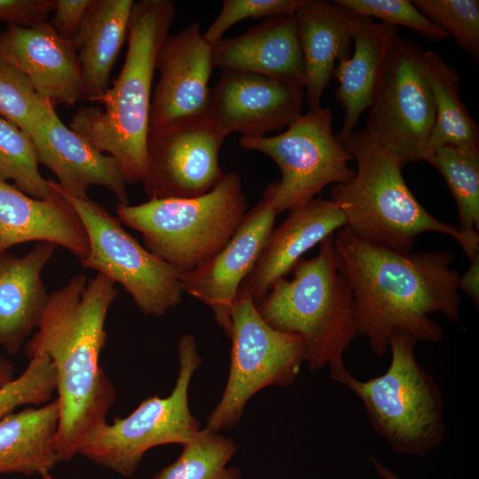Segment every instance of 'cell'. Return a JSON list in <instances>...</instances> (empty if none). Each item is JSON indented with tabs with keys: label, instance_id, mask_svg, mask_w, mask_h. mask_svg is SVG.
Segmentation results:
<instances>
[{
	"label": "cell",
	"instance_id": "1",
	"mask_svg": "<svg viewBox=\"0 0 479 479\" xmlns=\"http://www.w3.org/2000/svg\"><path fill=\"white\" fill-rule=\"evenodd\" d=\"M334 248L352 292L357 334L367 338L374 356L388 353L396 331L417 342H442L444 331L432 314L460 323L459 274L451 267L452 253L396 251L366 242L345 226L334 234Z\"/></svg>",
	"mask_w": 479,
	"mask_h": 479
},
{
	"label": "cell",
	"instance_id": "2",
	"mask_svg": "<svg viewBox=\"0 0 479 479\" xmlns=\"http://www.w3.org/2000/svg\"><path fill=\"white\" fill-rule=\"evenodd\" d=\"M117 294L115 283L102 274L90 279L75 275L50 294L35 334L24 345L27 357L47 356L56 372L59 461L73 459L115 402L116 390L99 366V356L106 341V316Z\"/></svg>",
	"mask_w": 479,
	"mask_h": 479
},
{
	"label": "cell",
	"instance_id": "3",
	"mask_svg": "<svg viewBox=\"0 0 479 479\" xmlns=\"http://www.w3.org/2000/svg\"><path fill=\"white\" fill-rule=\"evenodd\" d=\"M177 13L170 0L134 1L128 51L112 87L77 110L69 128L118 162L127 184L141 183L146 169L153 79L158 51Z\"/></svg>",
	"mask_w": 479,
	"mask_h": 479
},
{
	"label": "cell",
	"instance_id": "4",
	"mask_svg": "<svg viewBox=\"0 0 479 479\" xmlns=\"http://www.w3.org/2000/svg\"><path fill=\"white\" fill-rule=\"evenodd\" d=\"M342 142L356 161L357 169L350 179L333 185L330 200L354 235L375 246L410 252L418 235L435 232L457 240L469 260L479 254V235L462 233L420 205L392 152L363 131H353Z\"/></svg>",
	"mask_w": 479,
	"mask_h": 479
},
{
	"label": "cell",
	"instance_id": "5",
	"mask_svg": "<svg viewBox=\"0 0 479 479\" xmlns=\"http://www.w3.org/2000/svg\"><path fill=\"white\" fill-rule=\"evenodd\" d=\"M271 327L299 337L310 372L328 365L330 375L346 370L343 356L358 335L349 282L338 268L334 235L318 253L302 259L293 278L277 282L256 305Z\"/></svg>",
	"mask_w": 479,
	"mask_h": 479
},
{
	"label": "cell",
	"instance_id": "6",
	"mask_svg": "<svg viewBox=\"0 0 479 479\" xmlns=\"http://www.w3.org/2000/svg\"><path fill=\"white\" fill-rule=\"evenodd\" d=\"M247 208L241 179L231 171L202 195L118 204L115 211L122 224L141 234L148 251L180 275L216 255L238 230Z\"/></svg>",
	"mask_w": 479,
	"mask_h": 479
},
{
	"label": "cell",
	"instance_id": "7",
	"mask_svg": "<svg viewBox=\"0 0 479 479\" xmlns=\"http://www.w3.org/2000/svg\"><path fill=\"white\" fill-rule=\"evenodd\" d=\"M416 342L408 333L396 331L384 373L359 381L345 370L332 379L359 398L372 427L393 451L423 457L440 446L445 424L441 390L417 362Z\"/></svg>",
	"mask_w": 479,
	"mask_h": 479
},
{
	"label": "cell",
	"instance_id": "8",
	"mask_svg": "<svg viewBox=\"0 0 479 479\" xmlns=\"http://www.w3.org/2000/svg\"><path fill=\"white\" fill-rule=\"evenodd\" d=\"M178 360V375L168 397L152 396L127 417H116L111 424L102 422L86 436L78 453L101 467L130 476L148 450L190 442L200 427L191 413L188 392L192 376L202 364L192 334L179 339Z\"/></svg>",
	"mask_w": 479,
	"mask_h": 479
},
{
	"label": "cell",
	"instance_id": "9",
	"mask_svg": "<svg viewBox=\"0 0 479 479\" xmlns=\"http://www.w3.org/2000/svg\"><path fill=\"white\" fill-rule=\"evenodd\" d=\"M228 337L229 376L205 427L216 433L237 425L247 403L258 391L293 384L304 362L302 340L268 325L242 285L232 305Z\"/></svg>",
	"mask_w": 479,
	"mask_h": 479
},
{
	"label": "cell",
	"instance_id": "10",
	"mask_svg": "<svg viewBox=\"0 0 479 479\" xmlns=\"http://www.w3.org/2000/svg\"><path fill=\"white\" fill-rule=\"evenodd\" d=\"M329 107L309 109L287 130L274 136H241V147L270 157L280 170L263 198L276 214L306 204L330 184L350 179L353 160L343 143L334 135Z\"/></svg>",
	"mask_w": 479,
	"mask_h": 479
},
{
	"label": "cell",
	"instance_id": "11",
	"mask_svg": "<svg viewBox=\"0 0 479 479\" xmlns=\"http://www.w3.org/2000/svg\"><path fill=\"white\" fill-rule=\"evenodd\" d=\"M53 185L86 232L89 250L80 260L83 268L120 284L145 315L161 317L181 303L184 291L176 270L141 246L105 207L64 192L55 181Z\"/></svg>",
	"mask_w": 479,
	"mask_h": 479
},
{
	"label": "cell",
	"instance_id": "12",
	"mask_svg": "<svg viewBox=\"0 0 479 479\" xmlns=\"http://www.w3.org/2000/svg\"><path fill=\"white\" fill-rule=\"evenodd\" d=\"M423 51L415 42L398 37L362 130L392 152L403 167L423 161L435 125Z\"/></svg>",
	"mask_w": 479,
	"mask_h": 479
},
{
	"label": "cell",
	"instance_id": "13",
	"mask_svg": "<svg viewBox=\"0 0 479 479\" xmlns=\"http://www.w3.org/2000/svg\"><path fill=\"white\" fill-rule=\"evenodd\" d=\"M225 138L206 116L149 130L141 182L149 199L192 198L213 189L224 174L219 153Z\"/></svg>",
	"mask_w": 479,
	"mask_h": 479
},
{
	"label": "cell",
	"instance_id": "14",
	"mask_svg": "<svg viewBox=\"0 0 479 479\" xmlns=\"http://www.w3.org/2000/svg\"><path fill=\"white\" fill-rule=\"evenodd\" d=\"M302 86L271 76L224 71L211 90L206 117L225 137H260L289 127L302 114Z\"/></svg>",
	"mask_w": 479,
	"mask_h": 479
},
{
	"label": "cell",
	"instance_id": "15",
	"mask_svg": "<svg viewBox=\"0 0 479 479\" xmlns=\"http://www.w3.org/2000/svg\"><path fill=\"white\" fill-rule=\"evenodd\" d=\"M213 68L212 46L198 22L168 35L156 58L160 76L152 94L149 130L205 117Z\"/></svg>",
	"mask_w": 479,
	"mask_h": 479
},
{
	"label": "cell",
	"instance_id": "16",
	"mask_svg": "<svg viewBox=\"0 0 479 479\" xmlns=\"http://www.w3.org/2000/svg\"><path fill=\"white\" fill-rule=\"evenodd\" d=\"M276 215L262 199L247 211L238 230L216 255L179 275L183 291L211 309L227 336L233 302L274 229Z\"/></svg>",
	"mask_w": 479,
	"mask_h": 479
},
{
	"label": "cell",
	"instance_id": "17",
	"mask_svg": "<svg viewBox=\"0 0 479 479\" xmlns=\"http://www.w3.org/2000/svg\"><path fill=\"white\" fill-rule=\"evenodd\" d=\"M0 56L24 74L39 95L57 105L84 100L75 45L49 21L0 32Z\"/></svg>",
	"mask_w": 479,
	"mask_h": 479
},
{
	"label": "cell",
	"instance_id": "18",
	"mask_svg": "<svg viewBox=\"0 0 479 479\" xmlns=\"http://www.w3.org/2000/svg\"><path fill=\"white\" fill-rule=\"evenodd\" d=\"M30 137L38 163L54 173L64 192L88 199L90 188L100 185L115 196L118 204H129L127 183L115 159L67 127L55 108Z\"/></svg>",
	"mask_w": 479,
	"mask_h": 479
},
{
	"label": "cell",
	"instance_id": "19",
	"mask_svg": "<svg viewBox=\"0 0 479 479\" xmlns=\"http://www.w3.org/2000/svg\"><path fill=\"white\" fill-rule=\"evenodd\" d=\"M345 218L331 200L316 198L289 210L273 229L259 259L243 282L255 305L302 260V255L345 226Z\"/></svg>",
	"mask_w": 479,
	"mask_h": 479
},
{
	"label": "cell",
	"instance_id": "20",
	"mask_svg": "<svg viewBox=\"0 0 479 479\" xmlns=\"http://www.w3.org/2000/svg\"><path fill=\"white\" fill-rule=\"evenodd\" d=\"M58 192L51 199H36L0 180V255L29 241L63 247L79 260L87 255L89 243L83 225Z\"/></svg>",
	"mask_w": 479,
	"mask_h": 479
},
{
	"label": "cell",
	"instance_id": "21",
	"mask_svg": "<svg viewBox=\"0 0 479 479\" xmlns=\"http://www.w3.org/2000/svg\"><path fill=\"white\" fill-rule=\"evenodd\" d=\"M214 67L256 73L300 86L304 67L294 13L265 19L244 34L212 46Z\"/></svg>",
	"mask_w": 479,
	"mask_h": 479
},
{
	"label": "cell",
	"instance_id": "22",
	"mask_svg": "<svg viewBox=\"0 0 479 479\" xmlns=\"http://www.w3.org/2000/svg\"><path fill=\"white\" fill-rule=\"evenodd\" d=\"M398 37L397 27L355 15L354 51L334 72L338 81L335 98L344 111L336 134L341 141L354 131L361 114L373 103Z\"/></svg>",
	"mask_w": 479,
	"mask_h": 479
},
{
	"label": "cell",
	"instance_id": "23",
	"mask_svg": "<svg viewBox=\"0 0 479 479\" xmlns=\"http://www.w3.org/2000/svg\"><path fill=\"white\" fill-rule=\"evenodd\" d=\"M57 245L37 242L26 255H0V346L16 355L36 330L50 294L42 271Z\"/></svg>",
	"mask_w": 479,
	"mask_h": 479
},
{
	"label": "cell",
	"instance_id": "24",
	"mask_svg": "<svg viewBox=\"0 0 479 479\" xmlns=\"http://www.w3.org/2000/svg\"><path fill=\"white\" fill-rule=\"evenodd\" d=\"M309 109L321 98L337 64L351 54L355 13L334 1L304 0L295 12Z\"/></svg>",
	"mask_w": 479,
	"mask_h": 479
},
{
	"label": "cell",
	"instance_id": "25",
	"mask_svg": "<svg viewBox=\"0 0 479 479\" xmlns=\"http://www.w3.org/2000/svg\"><path fill=\"white\" fill-rule=\"evenodd\" d=\"M133 0H92L75 45L84 98L97 102L109 88L112 69L128 39Z\"/></svg>",
	"mask_w": 479,
	"mask_h": 479
},
{
	"label": "cell",
	"instance_id": "26",
	"mask_svg": "<svg viewBox=\"0 0 479 479\" xmlns=\"http://www.w3.org/2000/svg\"><path fill=\"white\" fill-rule=\"evenodd\" d=\"M59 421L57 398L0 419V475H45L59 461L55 439Z\"/></svg>",
	"mask_w": 479,
	"mask_h": 479
},
{
	"label": "cell",
	"instance_id": "27",
	"mask_svg": "<svg viewBox=\"0 0 479 479\" xmlns=\"http://www.w3.org/2000/svg\"><path fill=\"white\" fill-rule=\"evenodd\" d=\"M422 64L435 107V125L427 151L437 146L479 150V125L460 98L456 68L434 51H423Z\"/></svg>",
	"mask_w": 479,
	"mask_h": 479
},
{
	"label": "cell",
	"instance_id": "28",
	"mask_svg": "<svg viewBox=\"0 0 479 479\" xmlns=\"http://www.w3.org/2000/svg\"><path fill=\"white\" fill-rule=\"evenodd\" d=\"M423 161L444 178L457 205L459 230L468 236H478L479 150L437 146L428 149Z\"/></svg>",
	"mask_w": 479,
	"mask_h": 479
},
{
	"label": "cell",
	"instance_id": "29",
	"mask_svg": "<svg viewBox=\"0 0 479 479\" xmlns=\"http://www.w3.org/2000/svg\"><path fill=\"white\" fill-rule=\"evenodd\" d=\"M236 452L237 444L232 438L204 428L154 479H241L237 468L227 467Z\"/></svg>",
	"mask_w": 479,
	"mask_h": 479
},
{
	"label": "cell",
	"instance_id": "30",
	"mask_svg": "<svg viewBox=\"0 0 479 479\" xmlns=\"http://www.w3.org/2000/svg\"><path fill=\"white\" fill-rule=\"evenodd\" d=\"M38 164L30 136L0 115V180L14 182L33 198L51 199L59 192L52 180L41 176Z\"/></svg>",
	"mask_w": 479,
	"mask_h": 479
},
{
	"label": "cell",
	"instance_id": "31",
	"mask_svg": "<svg viewBox=\"0 0 479 479\" xmlns=\"http://www.w3.org/2000/svg\"><path fill=\"white\" fill-rule=\"evenodd\" d=\"M55 106L35 90L13 65L0 56V115L29 136Z\"/></svg>",
	"mask_w": 479,
	"mask_h": 479
},
{
	"label": "cell",
	"instance_id": "32",
	"mask_svg": "<svg viewBox=\"0 0 479 479\" xmlns=\"http://www.w3.org/2000/svg\"><path fill=\"white\" fill-rule=\"evenodd\" d=\"M435 25L455 39L475 64L479 62L478 0H412Z\"/></svg>",
	"mask_w": 479,
	"mask_h": 479
},
{
	"label": "cell",
	"instance_id": "33",
	"mask_svg": "<svg viewBox=\"0 0 479 479\" xmlns=\"http://www.w3.org/2000/svg\"><path fill=\"white\" fill-rule=\"evenodd\" d=\"M56 372L49 357L30 358L19 377L0 388V419L20 405L51 402L56 391Z\"/></svg>",
	"mask_w": 479,
	"mask_h": 479
},
{
	"label": "cell",
	"instance_id": "34",
	"mask_svg": "<svg viewBox=\"0 0 479 479\" xmlns=\"http://www.w3.org/2000/svg\"><path fill=\"white\" fill-rule=\"evenodd\" d=\"M357 15L377 19L381 23L407 27L431 42L449 35L431 22L410 0H334Z\"/></svg>",
	"mask_w": 479,
	"mask_h": 479
},
{
	"label": "cell",
	"instance_id": "35",
	"mask_svg": "<svg viewBox=\"0 0 479 479\" xmlns=\"http://www.w3.org/2000/svg\"><path fill=\"white\" fill-rule=\"evenodd\" d=\"M304 0H224L220 13L203 32L205 40L213 46L228 28L246 19L270 18L294 13Z\"/></svg>",
	"mask_w": 479,
	"mask_h": 479
},
{
	"label": "cell",
	"instance_id": "36",
	"mask_svg": "<svg viewBox=\"0 0 479 479\" xmlns=\"http://www.w3.org/2000/svg\"><path fill=\"white\" fill-rule=\"evenodd\" d=\"M55 0H0V22L31 27L46 22Z\"/></svg>",
	"mask_w": 479,
	"mask_h": 479
},
{
	"label": "cell",
	"instance_id": "37",
	"mask_svg": "<svg viewBox=\"0 0 479 479\" xmlns=\"http://www.w3.org/2000/svg\"><path fill=\"white\" fill-rule=\"evenodd\" d=\"M92 0H55L53 18L49 21L61 37L74 40Z\"/></svg>",
	"mask_w": 479,
	"mask_h": 479
},
{
	"label": "cell",
	"instance_id": "38",
	"mask_svg": "<svg viewBox=\"0 0 479 479\" xmlns=\"http://www.w3.org/2000/svg\"><path fill=\"white\" fill-rule=\"evenodd\" d=\"M470 261L469 267L459 276L458 289L464 292L473 304L479 307V254L474 256Z\"/></svg>",
	"mask_w": 479,
	"mask_h": 479
},
{
	"label": "cell",
	"instance_id": "39",
	"mask_svg": "<svg viewBox=\"0 0 479 479\" xmlns=\"http://www.w3.org/2000/svg\"><path fill=\"white\" fill-rule=\"evenodd\" d=\"M14 365L4 356L0 354V388L14 379Z\"/></svg>",
	"mask_w": 479,
	"mask_h": 479
},
{
	"label": "cell",
	"instance_id": "40",
	"mask_svg": "<svg viewBox=\"0 0 479 479\" xmlns=\"http://www.w3.org/2000/svg\"><path fill=\"white\" fill-rule=\"evenodd\" d=\"M371 463L373 469L380 476L381 479H401L397 474H395L390 468L381 464L378 459L371 457Z\"/></svg>",
	"mask_w": 479,
	"mask_h": 479
}]
</instances>
